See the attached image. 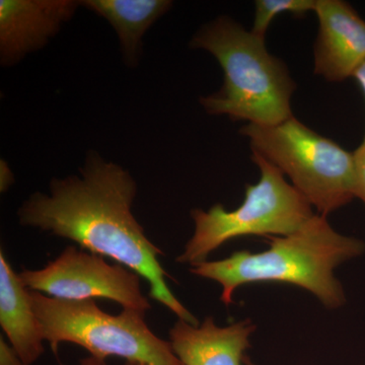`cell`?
Masks as SVG:
<instances>
[{
	"label": "cell",
	"instance_id": "cell-1",
	"mask_svg": "<svg viewBox=\"0 0 365 365\" xmlns=\"http://www.w3.org/2000/svg\"><path fill=\"white\" fill-rule=\"evenodd\" d=\"M49 194L36 192L18 210L19 223L71 240L91 253L109 257L138 273L150 284V297L179 319H198L170 292L160 258L163 253L146 237L132 213L137 184L128 170L91 150L79 175L53 179Z\"/></svg>",
	"mask_w": 365,
	"mask_h": 365
},
{
	"label": "cell",
	"instance_id": "cell-2",
	"mask_svg": "<svg viewBox=\"0 0 365 365\" xmlns=\"http://www.w3.org/2000/svg\"><path fill=\"white\" fill-rule=\"evenodd\" d=\"M360 240L336 232L327 216L314 215L299 230L271 237L261 253L237 251L227 258L205 261L190 269L199 277L216 281L222 287L220 300L234 302L237 287L251 283H287L312 292L328 309L345 304L342 285L334 276L340 264L364 253Z\"/></svg>",
	"mask_w": 365,
	"mask_h": 365
},
{
	"label": "cell",
	"instance_id": "cell-3",
	"mask_svg": "<svg viewBox=\"0 0 365 365\" xmlns=\"http://www.w3.org/2000/svg\"><path fill=\"white\" fill-rule=\"evenodd\" d=\"M190 46L212 54L222 68V88L200 100L209 114L258 126L294 117L290 102L297 85L284 62L269 53L265 39L220 16L203 26Z\"/></svg>",
	"mask_w": 365,
	"mask_h": 365
},
{
	"label": "cell",
	"instance_id": "cell-4",
	"mask_svg": "<svg viewBox=\"0 0 365 365\" xmlns=\"http://www.w3.org/2000/svg\"><path fill=\"white\" fill-rule=\"evenodd\" d=\"M29 292L43 338L56 356L61 343H72L101 361L121 357L148 365H184L170 341L150 330L145 312L123 309L119 314H111L101 309L95 300L59 299Z\"/></svg>",
	"mask_w": 365,
	"mask_h": 365
},
{
	"label": "cell",
	"instance_id": "cell-5",
	"mask_svg": "<svg viewBox=\"0 0 365 365\" xmlns=\"http://www.w3.org/2000/svg\"><path fill=\"white\" fill-rule=\"evenodd\" d=\"M240 133L248 137L252 153L290 178L319 215L327 216L356 197L353 153L294 117L272 126L248 124Z\"/></svg>",
	"mask_w": 365,
	"mask_h": 365
},
{
	"label": "cell",
	"instance_id": "cell-6",
	"mask_svg": "<svg viewBox=\"0 0 365 365\" xmlns=\"http://www.w3.org/2000/svg\"><path fill=\"white\" fill-rule=\"evenodd\" d=\"M252 160L260 169V180L246 185L242 205L232 211L225 210L220 204L208 211H191L195 230L184 252L177 257L178 263L192 267L203 263L213 251L235 237L292 234L314 215L313 206L288 184L278 168L256 153Z\"/></svg>",
	"mask_w": 365,
	"mask_h": 365
},
{
	"label": "cell",
	"instance_id": "cell-7",
	"mask_svg": "<svg viewBox=\"0 0 365 365\" xmlns=\"http://www.w3.org/2000/svg\"><path fill=\"white\" fill-rule=\"evenodd\" d=\"M28 289L45 292L54 299L117 302L123 309H150L141 290V276L121 264L108 263L101 255L69 246L39 270L19 273Z\"/></svg>",
	"mask_w": 365,
	"mask_h": 365
},
{
	"label": "cell",
	"instance_id": "cell-8",
	"mask_svg": "<svg viewBox=\"0 0 365 365\" xmlns=\"http://www.w3.org/2000/svg\"><path fill=\"white\" fill-rule=\"evenodd\" d=\"M81 2L73 0H1L0 60L4 66L44 47L71 21Z\"/></svg>",
	"mask_w": 365,
	"mask_h": 365
},
{
	"label": "cell",
	"instance_id": "cell-9",
	"mask_svg": "<svg viewBox=\"0 0 365 365\" xmlns=\"http://www.w3.org/2000/svg\"><path fill=\"white\" fill-rule=\"evenodd\" d=\"M314 13L319 20L314 73L328 81L352 78L365 60V21L341 0H317Z\"/></svg>",
	"mask_w": 365,
	"mask_h": 365
},
{
	"label": "cell",
	"instance_id": "cell-10",
	"mask_svg": "<svg viewBox=\"0 0 365 365\" xmlns=\"http://www.w3.org/2000/svg\"><path fill=\"white\" fill-rule=\"evenodd\" d=\"M255 331L250 319L220 327L207 317L198 326L179 319L169 335L173 351L184 365H242Z\"/></svg>",
	"mask_w": 365,
	"mask_h": 365
},
{
	"label": "cell",
	"instance_id": "cell-11",
	"mask_svg": "<svg viewBox=\"0 0 365 365\" xmlns=\"http://www.w3.org/2000/svg\"><path fill=\"white\" fill-rule=\"evenodd\" d=\"M0 326L9 344L26 365L45 351L44 338L31 304L30 292L0 251Z\"/></svg>",
	"mask_w": 365,
	"mask_h": 365
},
{
	"label": "cell",
	"instance_id": "cell-12",
	"mask_svg": "<svg viewBox=\"0 0 365 365\" xmlns=\"http://www.w3.org/2000/svg\"><path fill=\"white\" fill-rule=\"evenodd\" d=\"M81 4L113 26L124 61L131 67L138 62L148 29L173 6L169 0H86Z\"/></svg>",
	"mask_w": 365,
	"mask_h": 365
},
{
	"label": "cell",
	"instance_id": "cell-13",
	"mask_svg": "<svg viewBox=\"0 0 365 365\" xmlns=\"http://www.w3.org/2000/svg\"><path fill=\"white\" fill-rule=\"evenodd\" d=\"M317 0H257L255 1V18L251 32L265 39L269 25L280 14H292L297 18H304L316 9Z\"/></svg>",
	"mask_w": 365,
	"mask_h": 365
},
{
	"label": "cell",
	"instance_id": "cell-14",
	"mask_svg": "<svg viewBox=\"0 0 365 365\" xmlns=\"http://www.w3.org/2000/svg\"><path fill=\"white\" fill-rule=\"evenodd\" d=\"M355 168V187L356 197L365 204V137L359 148L353 153Z\"/></svg>",
	"mask_w": 365,
	"mask_h": 365
},
{
	"label": "cell",
	"instance_id": "cell-15",
	"mask_svg": "<svg viewBox=\"0 0 365 365\" xmlns=\"http://www.w3.org/2000/svg\"><path fill=\"white\" fill-rule=\"evenodd\" d=\"M0 365H26L2 336L0 337Z\"/></svg>",
	"mask_w": 365,
	"mask_h": 365
},
{
	"label": "cell",
	"instance_id": "cell-16",
	"mask_svg": "<svg viewBox=\"0 0 365 365\" xmlns=\"http://www.w3.org/2000/svg\"><path fill=\"white\" fill-rule=\"evenodd\" d=\"M352 78L356 79L360 88H361L362 91H364L365 97V60L364 62H362L361 64H360L359 68L355 71Z\"/></svg>",
	"mask_w": 365,
	"mask_h": 365
},
{
	"label": "cell",
	"instance_id": "cell-17",
	"mask_svg": "<svg viewBox=\"0 0 365 365\" xmlns=\"http://www.w3.org/2000/svg\"><path fill=\"white\" fill-rule=\"evenodd\" d=\"M1 170H4V174L1 172V191L4 192L6 191L7 188L13 184V175L11 172L7 174L9 168H7L6 163H4H4H2Z\"/></svg>",
	"mask_w": 365,
	"mask_h": 365
},
{
	"label": "cell",
	"instance_id": "cell-18",
	"mask_svg": "<svg viewBox=\"0 0 365 365\" xmlns=\"http://www.w3.org/2000/svg\"><path fill=\"white\" fill-rule=\"evenodd\" d=\"M78 365H106L105 361H101L97 359H93V357L88 356L86 357V359H81L79 361ZM125 365H148L146 364H143V362H137V361H127Z\"/></svg>",
	"mask_w": 365,
	"mask_h": 365
},
{
	"label": "cell",
	"instance_id": "cell-19",
	"mask_svg": "<svg viewBox=\"0 0 365 365\" xmlns=\"http://www.w3.org/2000/svg\"><path fill=\"white\" fill-rule=\"evenodd\" d=\"M251 365H252V364H251Z\"/></svg>",
	"mask_w": 365,
	"mask_h": 365
}]
</instances>
